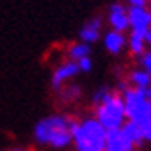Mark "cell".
<instances>
[{
    "mask_svg": "<svg viewBox=\"0 0 151 151\" xmlns=\"http://www.w3.org/2000/svg\"><path fill=\"white\" fill-rule=\"evenodd\" d=\"M148 97H150V99H151V88L148 90Z\"/></svg>",
    "mask_w": 151,
    "mask_h": 151,
    "instance_id": "603a6c76",
    "label": "cell"
},
{
    "mask_svg": "<svg viewBox=\"0 0 151 151\" xmlns=\"http://www.w3.org/2000/svg\"><path fill=\"white\" fill-rule=\"evenodd\" d=\"M109 24L112 31L117 32H126L129 29V21H127V9L121 2H116L109 7Z\"/></svg>",
    "mask_w": 151,
    "mask_h": 151,
    "instance_id": "52a82bcc",
    "label": "cell"
},
{
    "mask_svg": "<svg viewBox=\"0 0 151 151\" xmlns=\"http://www.w3.org/2000/svg\"><path fill=\"white\" fill-rule=\"evenodd\" d=\"M76 66H78L80 71L88 73L90 70H92V60H90V56L88 58H82V60H78V61H76Z\"/></svg>",
    "mask_w": 151,
    "mask_h": 151,
    "instance_id": "ac0fdd59",
    "label": "cell"
},
{
    "mask_svg": "<svg viewBox=\"0 0 151 151\" xmlns=\"http://www.w3.org/2000/svg\"><path fill=\"white\" fill-rule=\"evenodd\" d=\"M95 119L105 131L121 129L126 121V107L121 93H110L102 104L95 105Z\"/></svg>",
    "mask_w": 151,
    "mask_h": 151,
    "instance_id": "277c9868",
    "label": "cell"
},
{
    "mask_svg": "<svg viewBox=\"0 0 151 151\" xmlns=\"http://www.w3.org/2000/svg\"><path fill=\"white\" fill-rule=\"evenodd\" d=\"M131 4V7H146L148 0H127Z\"/></svg>",
    "mask_w": 151,
    "mask_h": 151,
    "instance_id": "ffe728a7",
    "label": "cell"
},
{
    "mask_svg": "<svg viewBox=\"0 0 151 151\" xmlns=\"http://www.w3.org/2000/svg\"><path fill=\"white\" fill-rule=\"evenodd\" d=\"M90 44H85V42H73L68 48V56L70 61H78L82 58H88L90 56Z\"/></svg>",
    "mask_w": 151,
    "mask_h": 151,
    "instance_id": "5bb4252c",
    "label": "cell"
},
{
    "mask_svg": "<svg viewBox=\"0 0 151 151\" xmlns=\"http://www.w3.org/2000/svg\"><path fill=\"white\" fill-rule=\"evenodd\" d=\"M127 21L131 31L144 32L151 27V14L146 7H129L127 9Z\"/></svg>",
    "mask_w": 151,
    "mask_h": 151,
    "instance_id": "8992f818",
    "label": "cell"
},
{
    "mask_svg": "<svg viewBox=\"0 0 151 151\" xmlns=\"http://www.w3.org/2000/svg\"><path fill=\"white\" fill-rule=\"evenodd\" d=\"M144 39H146V42H148V44L151 46V27L146 31V36H144Z\"/></svg>",
    "mask_w": 151,
    "mask_h": 151,
    "instance_id": "7402d4cb",
    "label": "cell"
},
{
    "mask_svg": "<svg viewBox=\"0 0 151 151\" xmlns=\"http://www.w3.org/2000/svg\"><path fill=\"white\" fill-rule=\"evenodd\" d=\"M129 83L132 85V88L148 92L151 88V75L144 70H134L129 75Z\"/></svg>",
    "mask_w": 151,
    "mask_h": 151,
    "instance_id": "8fae6325",
    "label": "cell"
},
{
    "mask_svg": "<svg viewBox=\"0 0 151 151\" xmlns=\"http://www.w3.org/2000/svg\"><path fill=\"white\" fill-rule=\"evenodd\" d=\"M110 93H112V92H110V90L107 88V87H102V88H99V90L95 92V93H93L92 100H93V104H95V105H99V104H102L104 100H105V99H107V97L110 95Z\"/></svg>",
    "mask_w": 151,
    "mask_h": 151,
    "instance_id": "2e32d148",
    "label": "cell"
},
{
    "mask_svg": "<svg viewBox=\"0 0 151 151\" xmlns=\"http://www.w3.org/2000/svg\"><path fill=\"white\" fill-rule=\"evenodd\" d=\"M139 63H141V66L144 68V71H148L151 75V51H144L143 55H141V60H139Z\"/></svg>",
    "mask_w": 151,
    "mask_h": 151,
    "instance_id": "e0dca14e",
    "label": "cell"
},
{
    "mask_svg": "<svg viewBox=\"0 0 151 151\" xmlns=\"http://www.w3.org/2000/svg\"><path fill=\"white\" fill-rule=\"evenodd\" d=\"M100 29H102V19L100 17H93L90 19L82 29H80V39L85 44H92L100 39Z\"/></svg>",
    "mask_w": 151,
    "mask_h": 151,
    "instance_id": "9c48e42d",
    "label": "cell"
},
{
    "mask_svg": "<svg viewBox=\"0 0 151 151\" xmlns=\"http://www.w3.org/2000/svg\"><path fill=\"white\" fill-rule=\"evenodd\" d=\"M60 92V95H61V99L65 100V102H75L76 99L80 97V93H82V88L78 87V85H65L61 90H58Z\"/></svg>",
    "mask_w": 151,
    "mask_h": 151,
    "instance_id": "9a60e30c",
    "label": "cell"
},
{
    "mask_svg": "<svg viewBox=\"0 0 151 151\" xmlns=\"http://www.w3.org/2000/svg\"><path fill=\"white\" fill-rule=\"evenodd\" d=\"M144 32H136V31H131V36L127 39V46H129L131 53L134 56H141L144 53L146 48V39H144Z\"/></svg>",
    "mask_w": 151,
    "mask_h": 151,
    "instance_id": "4fadbf2b",
    "label": "cell"
},
{
    "mask_svg": "<svg viewBox=\"0 0 151 151\" xmlns=\"http://www.w3.org/2000/svg\"><path fill=\"white\" fill-rule=\"evenodd\" d=\"M4 151H31V150H27V148H22V146H12V148L4 150Z\"/></svg>",
    "mask_w": 151,
    "mask_h": 151,
    "instance_id": "44dd1931",
    "label": "cell"
},
{
    "mask_svg": "<svg viewBox=\"0 0 151 151\" xmlns=\"http://www.w3.org/2000/svg\"><path fill=\"white\" fill-rule=\"evenodd\" d=\"M122 100L126 107V117L131 122L144 127L151 124V99L148 92L137 88H127L122 92Z\"/></svg>",
    "mask_w": 151,
    "mask_h": 151,
    "instance_id": "3957f363",
    "label": "cell"
},
{
    "mask_svg": "<svg viewBox=\"0 0 151 151\" xmlns=\"http://www.w3.org/2000/svg\"><path fill=\"white\" fill-rule=\"evenodd\" d=\"M73 122L75 119L65 116V114L46 116L36 122L32 137H34L36 144H39L42 148H49L55 151L66 150L73 143V137H71Z\"/></svg>",
    "mask_w": 151,
    "mask_h": 151,
    "instance_id": "6da1fadb",
    "label": "cell"
},
{
    "mask_svg": "<svg viewBox=\"0 0 151 151\" xmlns=\"http://www.w3.org/2000/svg\"><path fill=\"white\" fill-rule=\"evenodd\" d=\"M121 131H122V134L126 137H127V141H129L132 146H141L143 144V131H141V127L137 126V124L134 122H124L122 127H121Z\"/></svg>",
    "mask_w": 151,
    "mask_h": 151,
    "instance_id": "7c38bea8",
    "label": "cell"
},
{
    "mask_svg": "<svg viewBox=\"0 0 151 151\" xmlns=\"http://www.w3.org/2000/svg\"><path fill=\"white\" fill-rule=\"evenodd\" d=\"M104 46L110 55H119L127 46V39L122 32H117V31L110 29L109 32H105V36H104Z\"/></svg>",
    "mask_w": 151,
    "mask_h": 151,
    "instance_id": "30bf717a",
    "label": "cell"
},
{
    "mask_svg": "<svg viewBox=\"0 0 151 151\" xmlns=\"http://www.w3.org/2000/svg\"><path fill=\"white\" fill-rule=\"evenodd\" d=\"M78 73H80V70H78L75 61L61 63V65L53 71V75H51V87L55 90H61L63 87H65L71 78H75Z\"/></svg>",
    "mask_w": 151,
    "mask_h": 151,
    "instance_id": "5b68a950",
    "label": "cell"
},
{
    "mask_svg": "<svg viewBox=\"0 0 151 151\" xmlns=\"http://www.w3.org/2000/svg\"><path fill=\"white\" fill-rule=\"evenodd\" d=\"M104 151H134V146L127 141L121 129L107 131L105 137V148Z\"/></svg>",
    "mask_w": 151,
    "mask_h": 151,
    "instance_id": "ba28073f",
    "label": "cell"
},
{
    "mask_svg": "<svg viewBox=\"0 0 151 151\" xmlns=\"http://www.w3.org/2000/svg\"><path fill=\"white\" fill-rule=\"evenodd\" d=\"M71 137L76 151H100L105 148L107 131L95 117H87L73 122Z\"/></svg>",
    "mask_w": 151,
    "mask_h": 151,
    "instance_id": "7a4b0ae2",
    "label": "cell"
},
{
    "mask_svg": "<svg viewBox=\"0 0 151 151\" xmlns=\"http://www.w3.org/2000/svg\"><path fill=\"white\" fill-rule=\"evenodd\" d=\"M141 131H143V139L151 143V124H148V126L141 127Z\"/></svg>",
    "mask_w": 151,
    "mask_h": 151,
    "instance_id": "d6986e66",
    "label": "cell"
},
{
    "mask_svg": "<svg viewBox=\"0 0 151 151\" xmlns=\"http://www.w3.org/2000/svg\"><path fill=\"white\" fill-rule=\"evenodd\" d=\"M100 151H104V150H100Z\"/></svg>",
    "mask_w": 151,
    "mask_h": 151,
    "instance_id": "cb8c5ba5",
    "label": "cell"
}]
</instances>
